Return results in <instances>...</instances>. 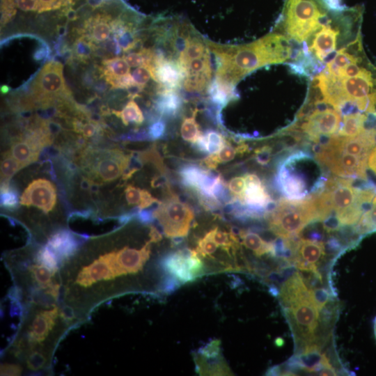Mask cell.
Returning a JSON list of instances; mask_svg holds the SVG:
<instances>
[{"mask_svg":"<svg viewBox=\"0 0 376 376\" xmlns=\"http://www.w3.org/2000/svg\"><path fill=\"white\" fill-rule=\"evenodd\" d=\"M160 265L165 274L164 290H172L201 276L205 267L195 250L182 249L161 256Z\"/></svg>","mask_w":376,"mask_h":376,"instance_id":"cell-7","label":"cell"},{"mask_svg":"<svg viewBox=\"0 0 376 376\" xmlns=\"http://www.w3.org/2000/svg\"><path fill=\"white\" fill-rule=\"evenodd\" d=\"M102 70L109 84L117 88L120 79L130 74V66L125 58L113 57L103 61Z\"/></svg>","mask_w":376,"mask_h":376,"instance_id":"cell-22","label":"cell"},{"mask_svg":"<svg viewBox=\"0 0 376 376\" xmlns=\"http://www.w3.org/2000/svg\"><path fill=\"white\" fill-rule=\"evenodd\" d=\"M324 255V244L317 240L301 238L297 242H293L292 261L300 270L309 273H319L318 264Z\"/></svg>","mask_w":376,"mask_h":376,"instance_id":"cell-15","label":"cell"},{"mask_svg":"<svg viewBox=\"0 0 376 376\" xmlns=\"http://www.w3.org/2000/svg\"><path fill=\"white\" fill-rule=\"evenodd\" d=\"M368 120L366 113L353 112L344 114L343 124L338 133L344 137H354L360 134L366 127Z\"/></svg>","mask_w":376,"mask_h":376,"instance_id":"cell-26","label":"cell"},{"mask_svg":"<svg viewBox=\"0 0 376 376\" xmlns=\"http://www.w3.org/2000/svg\"><path fill=\"white\" fill-rule=\"evenodd\" d=\"M113 21L110 16L100 14L88 19L85 26L87 39L91 42L107 40L113 31Z\"/></svg>","mask_w":376,"mask_h":376,"instance_id":"cell-20","label":"cell"},{"mask_svg":"<svg viewBox=\"0 0 376 376\" xmlns=\"http://www.w3.org/2000/svg\"><path fill=\"white\" fill-rule=\"evenodd\" d=\"M89 157L87 167L92 175L102 182H111L123 173L129 164V157L117 150H107L93 154Z\"/></svg>","mask_w":376,"mask_h":376,"instance_id":"cell-13","label":"cell"},{"mask_svg":"<svg viewBox=\"0 0 376 376\" xmlns=\"http://www.w3.org/2000/svg\"><path fill=\"white\" fill-rule=\"evenodd\" d=\"M313 150L317 162L327 167L334 175L367 181L368 158L340 151L324 142L316 144Z\"/></svg>","mask_w":376,"mask_h":376,"instance_id":"cell-8","label":"cell"},{"mask_svg":"<svg viewBox=\"0 0 376 376\" xmlns=\"http://www.w3.org/2000/svg\"><path fill=\"white\" fill-rule=\"evenodd\" d=\"M226 144V141L221 133L212 129L201 134L193 143L196 149L207 155L218 152Z\"/></svg>","mask_w":376,"mask_h":376,"instance_id":"cell-25","label":"cell"},{"mask_svg":"<svg viewBox=\"0 0 376 376\" xmlns=\"http://www.w3.org/2000/svg\"><path fill=\"white\" fill-rule=\"evenodd\" d=\"M113 113L125 125L130 123L139 125L143 121V113L133 100L129 101L122 111H114Z\"/></svg>","mask_w":376,"mask_h":376,"instance_id":"cell-32","label":"cell"},{"mask_svg":"<svg viewBox=\"0 0 376 376\" xmlns=\"http://www.w3.org/2000/svg\"><path fill=\"white\" fill-rule=\"evenodd\" d=\"M209 52L204 44L196 38L187 37L183 50L177 60L180 65L196 58H199Z\"/></svg>","mask_w":376,"mask_h":376,"instance_id":"cell-29","label":"cell"},{"mask_svg":"<svg viewBox=\"0 0 376 376\" xmlns=\"http://www.w3.org/2000/svg\"><path fill=\"white\" fill-rule=\"evenodd\" d=\"M153 214L164 234L173 240L185 237L194 219L192 209L175 197L160 203Z\"/></svg>","mask_w":376,"mask_h":376,"instance_id":"cell-9","label":"cell"},{"mask_svg":"<svg viewBox=\"0 0 376 376\" xmlns=\"http://www.w3.org/2000/svg\"><path fill=\"white\" fill-rule=\"evenodd\" d=\"M0 198L1 206L10 210L16 209L20 203L17 191L9 182L1 183Z\"/></svg>","mask_w":376,"mask_h":376,"instance_id":"cell-33","label":"cell"},{"mask_svg":"<svg viewBox=\"0 0 376 376\" xmlns=\"http://www.w3.org/2000/svg\"><path fill=\"white\" fill-rule=\"evenodd\" d=\"M152 78L164 88L176 90L185 79V73L178 61L159 57L151 71Z\"/></svg>","mask_w":376,"mask_h":376,"instance_id":"cell-17","label":"cell"},{"mask_svg":"<svg viewBox=\"0 0 376 376\" xmlns=\"http://www.w3.org/2000/svg\"><path fill=\"white\" fill-rule=\"evenodd\" d=\"M93 242L79 244L60 260V300L75 327L85 322L102 303L129 292H154L163 272L160 258L152 260V246L161 240L150 231L137 247Z\"/></svg>","mask_w":376,"mask_h":376,"instance_id":"cell-1","label":"cell"},{"mask_svg":"<svg viewBox=\"0 0 376 376\" xmlns=\"http://www.w3.org/2000/svg\"><path fill=\"white\" fill-rule=\"evenodd\" d=\"M266 215L270 230L281 239H293L307 225L320 221L314 194L299 200L282 198Z\"/></svg>","mask_w":376,"mask_h":376,"instance_id":"cell-6","label":"cell"},{"mask_svg":"<svg viewBox=\"0 0 376 376\" xmlns=\"http://www.w3.org/2000/svg\"><path fill=\"white\" fill-rule=\"evenodd\" d=\"M166 123L162 119L155 120L148 129L150 139L156 140L162 138L165 134Z\"/></svg>","mask_w":376,"mask_h":376,"instance_id":"cell-41","label":"cell"},{"mask_svg":"<svg viewBox=\"0 0 376 376\" xmlns=\"http://www.w3.org/2000/svg\"><path fill=\"white\" fill-rule=\"evenodd\" d=\"M237 152H239L238 147L234 148L230 143H226L218 152L212 155L219 164L231 161Z\"/></svg>","mask_w":376,"mask_h":376,"instance_id":"cell-39","label":"cell"},{"mask_svg":"<svg viewBox=\"0 0 376 376\" xmlns=\"http://www.w3.org/2000/svg\"><path fill=\"white\" fill-rule=\"evenodd\" d=\"M73 0H38V13L56 10L62 8H68Z\"/></svg>","mask_w":376,"mask_h":376,"instance_id":"cell-37","label":"cell"},{"mask_svg":"<svg viewBox=\"0 0 376 376\" xmlns=\"http://www.w3.org/2000/svg\"><path fill=\"white\" fill-rule=\"evenodd\" d=\"M272 148L269 146H263L255 151V159L261 165H266L270 159Z\"/></svg>","mask_w":376,"mask_h":376,"instance_id":"cell-43","label":"cell"},{"mask_svg":"<svg viewBox=\"0 0 376 376\" xmlns=\"http://www.w3.org/2000/svg\"><path fill=\"white\" fill-rule=\"evenodd\" d=\"M132 77L133 81L138 87H143L152 77L150 69L144 65L137 67L132 72Z\"/></svg>","mask_w":376,"mask_h":376,"instance_id":"cell-40","label":"cell"},{"mask_svg":"<svg viewBox=\"0 0 376 376\" xmlns=\"http://www.w3.org/2000/svg\"><path fill=\"white\" fill-rule=\"evenodd\" d=\"M354 179L330 177L314 194L320 221L334 219L340 226L357 224L376 194L374 185H354Z\"/></svg>","mask_w":376,"mask_h":376,"instance_id":"cell-5","label":"cell"},{"mask_svg":"<svg viewBox=\"0 0 376 376\" xmlns=\"http://www.w3.org/2000/svg\"><path fill=\"white\" fill-rule=\"evenodd\" d=\"M210 79L211 76L207 75L186 76L183 80L184 88L189 92L202 91L209 84Z\"/></svg>","mask_w":376,"mask_h":376,"instance_id":"cell-36","label":"cell"},{"mask_svg":"<svg viewBox=\"0 0 376 376\" xmlns=\"http://www.w3.org/2000/svg\"><path fill=\"white\" fill-rule=\"evenodd\" d=\"M217 78L234 86L244 75L268 64L283 63L292 54L289 40L278 33L267 35L250 44L219 49Z\"/></svg>","mask_w":376,"mask_h":376,"instance_id":"cell-4","label":"cell"},{"mask_svg":"<svg viewBox=\"0 0 376 376\" xmlns=\"http://www.w3.org/2000/svg\"><path fill=\"white\" fill-rule=\"evenodd\" d=\"M182 106V97L173 89L163 88L155 101L156 110L162 116L169 118L175 117L180 113Z\"/></svg>","mask_w":376,"mask_h":376,"instance_id":"cell-21","label":"cell"},{"mask_svg":"<svg viewBox=\"0 0 376 376\" xmlns=\"http://www.w3.org/2000/svg\"><path fill=\"white\" fill-rule=\"evenodd\" d=\"M340 113L330 108L317 109L308 114L301 130L312 141L320 143L322 137L331 136L340 127Z\"/></svg>","mask_w":376,"mask_h":376,"instance_id":"cell-12","label":"cell"},{"mask_svg":"<svg viewBox=\"0 0 376 376\" xmlns=\"http://www.w3.org/2000/svg\"><path fill=\"white\" fill-rule=\"evenodd\" d=\"M368 166L376 175V145L368 157Z\"/></svg>","mask_w":376,"mask_h":376,"instance_id":"cell-44","label":"cell"},{"mask_svg":"<svg viewBox=\"0 0 376 376\" xmlns=\"http://www.w3.org/2000/svg\"><path fill=\"white\" fill-rule=\"evenodd\" d=\"M311 291L302 275L297 272L283 282L278 297L282 307L285 308L304 298Z\"/></svg>","mask_w":376,"mask_h":376,"instance_id":"cell-18","label":"cell"},{"mask_svg":"<svg viewBox=\"0 0 376 376\" xmlns=\"http://www.w3.org/2000/svg\"><path fill=\"white\" fill-rule=\"evenodd\" d=\"M180 65L185 73V77L194 75H212L209 52L201 58L190 60Z\"/></svg>","mask_w":376,"mask_h":376,"instance_id":"cell-30","label":"cell"},{"mask_svg":"<svg viewBox=\"0 0 376 376\" xmlns=\"http://www.w3.org/2000/svg\"><path fill=\"white\" fill-rule=\"evenodd\" d=\"M125 198L130 205H137L140 209H144L154 204H159L157 198L145 189L127 185L125 189Z\"/></svg>","mask_w":376,"mask_h":376,"instance_id":"cell-28","label":"cell"},{"mask_svg":"<svg viewBox=\"0 0 376 376\" xmlns=\"http://www.w3.org/2000/svg\"><path fill=\"white\" fill-rule=\"evenodd\" d=\"M324 143L340 151L368 158L376 145V127H366L360 134L354 137L333 135Z\"/></svg>","mask_w":376,"mask_h":376,"instance_id":"cell-14","label":"cell"},{"mask_svg":"<svg viewBox=\"0 0 376 376\" xmlns=\"http://www.w3.org/2000/svg\"><path fill=\"white\" fill-rule=\"evenodd\" d=\"M75 128L77 132H80L85 138H91L97 131V125L93 123L83 124L77 121L75 123Z\"/></svg>","mask_w":376,"mask_h":376,"instance_id":"cell-42","label":"cell"},{"mask_svg":"<svg viewBox=\"0 0 376 376\" xmlns=\"http://www.w3.org/2000/svg\"><path fill=\"white\" fill-rule=\"evenodd\" d=\"M21 305L23 315L13 339L3 351L1 375L51 373L59 343L75 325L59 296L37 293Z\"/></svg>","mask_w":376,"mask_h":376,"instance_id":"cell-2","label":"cell"},{"mask_svg":"<svg viewBox=\"0 0 376 376\" xmlns=\"http://www.w3.org/2000/svg\"><path fill=\"white\" fill-rule=\"evenodd\" d=\"M207 91L211 102L219 108L237 97L234 86L217 77L210 84Z\"/></svg>","mask_w":376,"mask_h":376,"instance_id":"cell-24","label":"cell"},{"mask_svg":"<svg viewBox=\"0 0 376 376\" xmlns=\"http://www.w3.org/2000/svg\"><path fill=\"white\" fill-rule=\"evenodd\" d=\"M22 166L8 152L3 155L1 162V182L8 183L13 175L19 171Z\"/></svg>","mask_w":376,"mask_h":376,"instance_id":"cell-35","label":"cell"},{"mask_svg":"<svg viewBox=\"0 0 376 376\" xmlns=\"http://www.w3.org/2000/svg\"><path fill=\"white\" fill-rule=\"evenodd\" d=\"M3 259L14 285L12 295L20 304L40 292L61 296L58 258L47 244L27 245L7 252Z\"/></svg>","mask_w":376,"mask_h":376,"instance_id":"cell-3","label":"cell"},{"mask_svg":"<svg viewBox=\"0 0 376 376\" xmlns=\"http://www.w3.org/2000/svg\"><path fill=\"white\" fill-rule=\"evenodd\" d=\"M373 328H374V334H375V339H376V317H375V318L374 320Z\"/></svg>","mask_w":376,"mask_h":376,"instance_id":"cell-45","label":"cell"},{"mask_svg":"<svg viewBox=\"0 0 376 376\" xmlns=\"http://www.w3.org/2000/svg\"><path fill=\"white\" fill-rule=\"evenodd\" d=\"M226 185L233 198L240 200L246 188L244 175L233 178Z\"/></svg>","mask_w":376,"mask_h":376,"instance_id":"cell-38","label":"cell"},{"mask_svg":"<svg viewBox=\"0 0 376 376\" xmlns=\"http://www.w3.org/2000/svg\"><path fill=\"white\" fill-rule=\"evenodd\" d=\"M276 183L279 191L288 199H302L309 196V192L312 193L308 178L299 169L292 155L278 166Z\"/></svg>","mask_w":376,"mask_h":376,"instance_id":"cell-10","label":"cell"},{"mask_svg":"<svg viewBox=\"0 0 376 376\" xmlns=\"http://www.w3.org/2000/svg\"><path fill=\"white\" fill-rule=\"evenodd\" d=\"M32 91L36 100L45 104L55 97L68 94L62 64L55 61L46 63L36 76Z\"/></svg>","mask_w":376,"mask_h":376,"instance_id":"cell-11","label":"cell"},{"mask_svg":"<svg viewBox=\"0 0 376 376\" xmlns=\"http://www.w3.org/2000/svg\"><path fill=\"white\" fill-rule=\"evenodd\" d=\"M56 202V190L54 185L43 178L32 181L25 189L20 198V204L34 206L45 214L53 210Z\"/></svg>","mask_w":376,"mask_h":376,"instance_id":"cell-16","label":"cell"},{"mask_svg":"<svg viewBox=\"0 0 376 376\" xmlns=\"http://www.w3.org/2000/svg\"><path fill=\"white\" fill-rule=\"evenodd\" d=\"M331 22V20L324 24L320 31L315 34L312 45L308 49L313 51L317 58L321 61L333 53L336 47L339 31L332 28Z\"/></svg>","mask_w":376,"mask_h":376,"instance_id":"cell-19","label":"cell"},{"mask_svg":"<svg viewBox=\"0 0 376 376\" xmlns=\"http://www.w3.org/2000/svg\"><path fill=\"white\" fill-rule=\"evenodd\" d=\"M239 235L244 246L252 251L256 256L265 254L276 256L274 242H267L258 234L251 230H240Z\"/></svg>","mask_w":376,"mask_h":376,"instance_id":"cell-23","label":"cell"},{"mask_svg":"<svg viewBox=\"0 0 376 376\" xmlns=\"http://www.w3.org/2000/svg\"><path fill=\"white\" fill-rule=\"evenodd\" d=\"M195 116L196 113L191 117L185 118L180 128L182 138L191 143H194L201 134Z\"/></svg>","mask_w":376,"mask_h":376,"instance_id":"cell-34","label":"cell"},{"mask_svg":"<svg viewBox=\"0 0 376 376\" xmlns=\"http://www.w3.org/2000/svg\"><path fill=\"white\" fill-rule=\"evenodd\" d=\"M362 54H351L346 48L339 49L333 59L329 61L324 70L336 77L338 72L346 65L352 62H361L363 61Z\"/></svg>","mask_w":376,"mask_h":376,"instance_id":"cell-27","label":"cell"},{"mask_svg":"<svg viewBox=\"0 0 376 376\" xmlns=\"http://www.w3.org/2000/svg\"><path fill=\"white\" fill-rule=\"evenodd\" d=\"M371 203L363 213L355 228V232L359 235L376 232V194Z\"/></svg>","mask_w":376,"mask_h":376,"instance_id":"cell-31","label":"cell"}]
</instances>
